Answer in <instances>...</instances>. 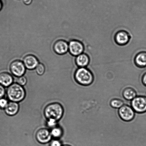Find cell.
Returning a JSON list of instances; mask_svg holds the SVG:
<instances>
[{"mask_svg":"<svg viewBox=\"0 0 146 146\" xmlns=\"http://www.w3.org/2000/svg\"><path fill=\"white\" fill-rule=\"evenodd\" d=\"M75 79L79 84L89 86L93 83L94 77L91 71L86 68H80L75 72Z\"/></svg>","mask_w":146,"mask_h":146,"instance_id":"1","label":"cell"},{"mask_svg":"<svg viewBox=\"0 0 146 146\" xmlns=\"http://www.w3.org/2000/svg\"><path fill=\"white\" fill-rule=\"evenodd\" d=\"M8 99L12 102H19L25 98V92L22 86L18 83H14L9 86L7 91Z\"/></svg>","mask_w":146,"mask_h":146,"instance_id":"2","label":"cell"},{"mask_svg":"<svg viewBox=\"0 0 146 146\" xmlns=\"http://www.w3.org/2000/svg\"><path fill=\"white\" fill-rule=\"evenodd\" d=\"M64 110L63 107L59 103H51L46 106L44 111L46 118L54 119L58 121L63 115Z\"/></svg>","mask_w":146,"mask_h":146,"instance_id":"3","label":"cell"},{"mask_svg":"<svg viewBox=\"0 0 146 146\" xmlns=\"http://www.w3.org/2000/svg\"><path fill=\"white\" fill-rule=\"evenodd\" d=\"M131 107L135 112L143 113L146 112V97L137 96L131 101Z\"/></svg>","mask_w":146,"mask_h":146,"instance_id":"4","label":"cell"},{"mask_svg":"<svg viewBox=\"0 0 146 146\" xmlns=\"http://www.w3.org/2000/svg\"><path fill=\"white\" fill-rule=\"evenodd\" d=\"M118 114L123 121H130L134 118L135 111L130 106L124 105L119 109Z\"/></svg>","mask_w":146,"mask_h":146,"instance_id":"5","label":"cell"},{"mask_svg":"<svg viewBox=\"0 0 146 146\" xmlns=\"http://www.w3.org/2000/svg\"><path fill=\"white\" fill-rule=\"evenodd\" d=\"M26 68L23 62L19 60L14 61L11 63L10 66L11 73L14 76L18 77L23 76Z\"/></svg>","mask_w":146,"mask_h":146,"instance_id":"6","label":"cell"},{"mask_svg":"<svg viewBox=\"0 0 146 146\" xmlns=\"http://www.w3.org/2000/svg\"><path fill=\"white\" fill-rule=\"evenodd\" d=\"M84 50V46L80 41L73 40L69 42V51L72 56H77L83 53Z\"/></svg>","mask_w":146,"mask_h":146,"instance_id":"7","label":"cell"},{"mask_svg":"<svg viewBox=\"0 0 146 146\" xmlns=\"http://www.w3.org/2000/svg\"><path fill=\"white\" fill-rule=\"evenodd\" d=\"M130 38L129 34L127 31H120L116 34L114 40L117 44L123 46L127 45L128 43Z\"/></svg>","mask_w":146,"mask_h":146,"instance_id":"8","label":"cell"},{"mask_svg":"<svg viewBox=\"0 0 146 146\" xmlns=\"http://www.w3.org/2000/svg\"><path fill=\"white\" fill-rule=\"evenodd\" d=\"M52 136L50 132L47 129H41L37 132L36 137L40 143L45 144L49 142L51 139Z\"/></svg>","mask_w":146,"mask_h":146,"instance_id":"9","label":"cell"},{"mask_svg":"<svg viewBox=\"0 0 146 146\" xmlns=\"http://www.w3.org/2000/svg\"><path fill=\"white\" fill-rule=\"evenodd\" d=\"M53 48L57 54H64L69 51V43L66 41L60 40L55 42Z\"/></svg>","mask_w":146,"mask_h":146,"instance_id":"10","label":"cell"},{"mask_svg":"<svg viewBox=\"0 0 146 146\" xmlns=\"http://www.w3.org/2000/svg\"><path fill=\"white\" fill-rule=\"evenodd\" d=\"M23 63L25 68L29 70L36 68L39 64L36 57L32 55H28L25 56L23 59Z\"/></svg>","mask_w":146,"mask_h":146,"instance_id":"11","label":"cell"},{"mask_svg":"<svg viewBox=\"0 0 146 146\" xmlns=\"http://www.w3.org/2000/svg\"><path fill=\"white\" fill-rule=\"evenodd\" d=\"M13 78L9 73L6 72L0 73V84L4 86H8L12 84Z\"/></svg>","mask_w":146,"mask_h":146,"instance_id":"12","label":"cell"},{"mask_svg":"<svg viewBox=\"0 0 146 146\" xmlns=\"http://www.w3.org/2000/svg\"><path fill=\"white\" fill-rule=\"evenodd\" d=\"M76 65L80 68H86L89 65L90 58L87 54L82 53L76 56Z\"/></svg>","mask_w":146,"mask_h":146,"instance_id":"13","label":"cell"},{"mask_svg":"<svg viewBox=\"0 0 146 146\" xmlns=\"http://www.w3.org/2000/svg\"><path fill=\"white\" fill-rule=\"evenodd\" d=\"M135 63L136 66L140 68L146 66V52H140L136 55L134 59Z\"/></svg>","mask_w":146,"mask_h":146,"instance_id":"14","label":"cell"},{"mask_svg":"<svg viewBox=\"0 0 146 146\" xmlns=\"http://www.w3.org/2000/svg\"><path fill=\"white\" fill-rule=\"evenodd\" d=\"M19 110L18 103L15 102H10L5 108V113L8 115L13 116L16 114Z\"/></svg>","mask_w":146,"mask_h":146,"instance_id":"15","label":"cell"},{"mask_svg":"<svg viewBox=\"0 0 146 146\" xmlns=\"http://www.w3.org/2000/svg\"><path fill=\"white\" fill-rule=\"evenodd\" d=\"M123 96L125 100L131 101L137 96V93L133 88L127 87L123 90Z\"/></svg>","mask_w":146,"mask_h":146,"instance_id":"16","label":"cell"},{"mask_svg":"<svg viewBox=\"0 0 146 146\" xmlns=\"http://www.w3.org/2000/svg\"><path fill=\"white\" fill-rule=\"evenodd\" d=\"M110 105L114 109H119L124 105V102L118 99H114L110 102Z\"/></svg>","mask_w":146,"mask_h":146,"instance_id":"17","label":"cell"},{"mask_svg":"<svg viewBox=\"0 0 146 146\" xmlns=\"http://www.w3.org/2000/svg\"><path fill=\"white\" fill-rule=\"evenodd\" d=\"M50 133L52 137L55 138H59L62 136L63 134V131L62 129L60 127L56 126L52 129Z\"/></svg>","mask_w":146,"mask_h":146,"instance_id":"18","label":"cell"},{"mask_svg":"<svg viewBox=\"0 0 146 146\" xmlns=\"http://www.w3.org/2000/svg\"><path fill=\"white\" fill-rule=\"evenodd\" d=\"M35 69H36L37 73L40 76H41L44 73L45 71V66L42 64L39 63Z\"/></svg>","mask_w":146,"mask_h":146,"instance_id":"19","label":"cell"},{"mask_svg":"<svg viewBox=\"0 0 146 146\" xmlns=\"http://www.w3.org/2000/svg\"><path fill=\"white\" fill-rule=\"evenodd\" d=\"M57 124V121L54 119H48L47 125L48 127H50V128L52 129L56 127Z\"/></svg>","mask_w":146,"mask_h":146,"instance_id":"20","label":"cell"},{"mask_svg":"<svg viewBox=\"0 0 146 146\" xmlns=\"http://www.w3.org/2000/svg\"><path fill=\"white\" fill-rule=\"evenodd\" d=\"M17 83L21 86H24L26 84L27 79L25 76H22L18 77L17 80Z\"/></svg>","mask_w":146,"mask_h":146,"instance_id":"21","label":"cell"},{"mask_svg":"<svg viewBox=\"0 0 146 146\" xmlns=\"http://www.w3.org/2000/svg\"><path fill=\"white\" fill-rule=\"evenodd\" d=\"M7 100L5 99H0V108L5 109L8 104Z\"/></svg>","mask_w":146,"mask_h":146,"instance_id":"22","label":"cell"},{"mask_svg":"<svg viewBox=\"0 0 146 146\" xmlns=\"http://www.w3.org/2000/svg\"><path fill=\"white\" fill-rule=\"evenodd\" d=\"M50 146H62L60 141L57 140H52L50 144Z\"/></svg>","mask_w":146,"mask_h":146,"instance_id":"23","label":"cell"},{"mask_svg":"<svg viewBox=\"0 0 146 146\" xmlns=\"http://www.w3.org/2000/svg\"><path fill=\"white\" fill-rule=\"evenodd\" d=\"M5 90L4 86L0 84V99L2 98L5 96Z\"/></svg>","mask_w":146,"mask_h":146,"instance_id":"24","label":"cell"},{"mask_svg":"<svg viewBox=\"0 0 146 146\" xmlns=\"http://www.w3.org/2000/svg\"><path fill=\"white\" fill-rule=\"evenodd\" d=\"M142 82L143 85L146 86V73L144 74L142 78Z\"/></svg>","mask_w":146,"mask_h":146,"instance_id":"25","label":"cell"},{"mask_svg":"<svg viewBox=\"0 0 146 146\" xmlns=\"http://www.w3.org/2000/svg\"><path fill=\"white\" fill-rule=\"evenodd\" d=\"M33 0H22L23 2L26 5H30Z\"/></svg>","mask_w":146,"mask_h":146,"instance_id":"26","label":"cell"},{"mask_svg":"<svg viewBox=\"0 0 146 146\" xmlns=\"http://www.w3.org/2000/svg\"><path fill=\"white\" fill-rule=\"evenodd\" d=\"M3 7V2L2 0H0V11H2V10Z\"/></svg>","mask_w":146,"mask_h":146,"instance_id":"27","label":"cell"},{"mask_svg":"<svg viewBox=\"0 0 146 146\" xmlns=\"http://www.w3.org/2000/svg\"><path fill=\"white\" fill-rule=\"evenodd\" d=\"M63 146H70L69 145H63Z\"/></svg>","mask_w":146,"mask_h":146,"instance_id":"28","label":"cell"}]
</instances>
